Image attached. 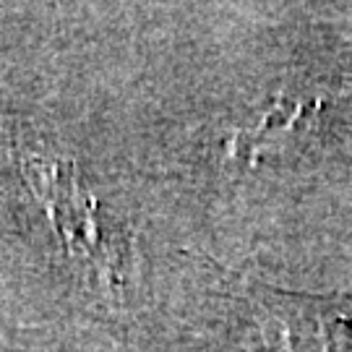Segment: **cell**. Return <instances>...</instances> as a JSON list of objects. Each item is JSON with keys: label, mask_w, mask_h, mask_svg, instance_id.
<instances>
[{"label": "cell", "mask_w": 352, "mask_h": 352, "mask_svg": "<svg viewBox=\"0 0 352 352\" xmlns=\"http://www.w3.org/2000/svg\"><path fill=\"white\" fill-rule=\"evenodd\" d=\"M29 183L37 188L39 199L47 204L52 225L63 243L76 253H97V227L89 219L87 204L81 201L76 180L58 162H26Z\"/></svg>", "instance_id": "cell-1"}]
</instances>
